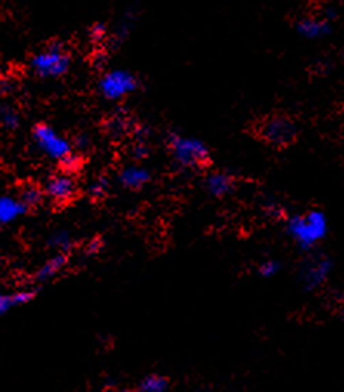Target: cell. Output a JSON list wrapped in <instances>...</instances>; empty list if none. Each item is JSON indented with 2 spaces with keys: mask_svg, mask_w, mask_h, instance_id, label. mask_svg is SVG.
I'll use <instances>...</instances> for the list:
<instances>
[{
  "mask_svg": "<svg viewBox=\"0 0 344 392\" xmlns=\"http://www.w3.org/2000/svg\"><path fill=\"white\" fill-rule=\"evenodd\" d=\"M329 230L328 217L323 210L313 209L288 218L287 234L301 249L309 250L321 243Z\"/></svg>",
  "mask_w": 344,
  "mask_h": 392,
  "instance_id": "obj_1",
  "label": "cell"
},
{
  "mask_svg": "<svg viewBox=\"0 0 344 392\" xmlns=\"http://www.w3.org/2000/svg\"><path fill=\"white\" fill-rule=\"evenodd\" d=\"M169 147L173 161L184 169L201 167L210 158L208 147L196 138L181 136L177 133H171L169 136Z\"/></svg>",
  "mask_w": 344,
  "mask_h": 392,
  "instance_id": "obj_2",
  "label": "cell"
},
{
  "mask_svg": "<svg viewBox=\"0 0 344 392\" xmlns=\"http://www.w3.org/2000/svg\"><path fill=\"white\" fill-rule=\"evenodd\" d=\"M298 136L297 124L287 116H270L261 125V138L272 147H287Z\"/></svg>",
  "mask_w": 344,
  "mask_h": 392,
  "instance_id": "obj_3",
  "label": "cell"
},
{
  "mask_svg": "<svg viewBox=\"0 0 344 392\" xmlns=\"http://www.w3.org/2000/svg\"><path fill=\"white\" fill-rule=\"evenodd\" d=\"M69 54L59 45H51L47 50L36 54L32 60V69L40 77H59L69 71Z\"/></svg>",
  "mask_w": 344,
  "mask_h": 392,
  "instance_id": "obj_4",
  "label": "cell"
},
{
  "mask_svg": "<svg viewBox=\"0 0 344 392\" xmlns=\"http://www.w3.org/2000/svg\"><path fill=\"white\" fill-rule=\"evenodd\" d=\"M138 88V81L130 71L113 70L103 75L99 81L101 95L108 101H119Z\"/></svg>",
  "mask_w": 344,
  "mask_h": 392,
  "instance_id": "obj_5",
  "label": "cell"
},
{
  "mask_svg": "<svg viewBox=\"0 0 344 392\" xmlns=\"http://www.w3.org/2000/svg\"><path fill=\"white\" fill-rule=\"evenodd\" d=\"M33 136L39 149L45 153L48 158L62 161L71 153V144L64 136L47 124H39L34 127Z\"/></svg>",
  "mask_w": 344,
  "mask_h": 392,
  "instance_id": "obj_6",
  "label": "cell"
},
{
  "mask_svg": "<svg viewBox=\"0 0 344 392\" xmlns=\"http://www.w3.org/2000/svg\"><path fill=\"white\" fill-rule=\"evenodd\" d=\"M332 272V261L325 256H315L303 269V283L307 291H313L328 281Z\"/></svg>",
  "mask_w": 344,
  "mask_h": 392,
  "instance_id": "obj_7",
  "label": "cell"
},
{
  "mask_svg": "<svg viewBox=\"0 0 344 392\" xmlns=\"http://www.w3.org/2000/svg\"><path fill=\"white\" fill-rule=\"evenodd\" d=\"M45 192L53 201H56V203H69V201L75 198L77 186L76 181L71 177V175L60 173L54 175L48 180Z\"/></svg>",
  "mask_w": 344,
  "mask_h": 392,
  "instance_id": "obj_8",
  "label": "cell"
},
{
  "mask_svg": "<svg viewBox=\"0 0 344 392\" xmlns=\"http://www.w3.org/2000/svg\"><path fill=\"white\" fill-rule=\"evenodd\" d=\"M119 184L124 188L128 190H139L143 188L145 184H149L151 180L150 170L143 167V165L133 164V165H127V167L122 169L119 171Z\"/></svg>",
  "mask_w": 344,
  "mask_h": 392,
  "instance_id": "obj_9",
  "label": "cell"
},
{
  "mask_svg": "<svg viewBox=\"0 0 344 392\" xmlns=\"http://www.w3.org/2000/svg\"><path fill=\"white\" fill-rule=\"evenodd\" d=\"M28 210L21 198L14 196H0V225L14 223Z\"/></svg>",
  "mask_w": 344,
  "mask_h": 392,
  "instance_id": "obj_10",
  "label": "cell"
},
{
  "mask_svg": "<svg viewBox=\"0 0 344 392\" xmlns=\"http://www.w3.org/2000/svg\"><path fill=\"white\" fill-rule=\"evenodd\" d=\"M206 188L214 198H223L233 188V177L224 171H214L206 177Z\"/></svg>",
  "mask_w": 344,
  "mask_h": 392,
  "instance_id": "obj_11",
  "label": "cell"
},
{
  "mask_svg": "<svg viewBox=\"0 0 344 392\" xmlns=\"http://www.w3.org/2000/svg\"><path fill=\"white\" fill-rule=\"evenodd\" d=\"M65 266H66V256L64 254L54 255L53 258L48 260L45 265L39 269L36 278H38V281H40V283H45V281H50L56 277Z\"/></svg>",
  "mask_w": 344,
  "mask_h": 392,
  "instance_id": "obj_12",
  "label": "cell"
},
{
  "mask_svg": "<svg viewBox=\"0 0 344 392\" xmlns=\"http://www.w3.org/2000/svg\"><path fill=\"white\" fill-rule=\"evenodd\" d=\"M34 297L33 292H16V293H0V317L7 314L11 309L17 308V306H22L28 303L29 299Z\"/></svg>",
  "mask_w": 344,
  "mask_h": 392,
  "instance_id": "obj_13",
  "label": "cell"
},
{
  "mask_svg": "<svg viewBox=\"0 0 344 392\" xmlns=\"http://www.w3.org/2000/svg\"><path fill=\"white\" fill-rule=\"evenodd\" d=\"M169 388H170L169 380L162 376H158V373L145 377L143 382L139 383L140 392H165Z\"/></svg>",
  "mask_w": 344,
  "mask_h": 392,
  "instance_id": "obj_14",
  "label": "cell"
},
{
  "mask_svg": "<svg viewBox=\"0 0 344 392\" xmlns=\"http://www.w3.org/2000/svg\"><path fill=\"white\" fill-rule=\"evenodd\" d=\"M298 32L306 36V38H319V36H323L329 32V27L325 25L324 22H318V21H312V19H307L303 21L298 25Z\"/></svg>",
  "mask_w": 344,
  "mask_h": 392,
  "instance_id": "obj_15",
  "label": "cell"
},
{
  "mask_svg": "<svg viewBox=\"0 0 344 392\" xmlns=\"http://www.w3.org/2000/svg\"><path fill=\"white\" fill-rule=\"evenodd\" d=\"M19 113L13 107L0 106V124L8 128V130H14V128L19 127Z\"/></svg>",
  "mask_w": 344,
  "mask_h": 392,
  "instance_id": "obj_16",
  "label": "cell"
},
{
  "mask_svg": "<svg viewBox=\"0 0 344 392\" xmlns=\"http://www.w3.org/2000/svg\"><path fill=\"white\" fill-rule=\"evenodd\" d=\"M21 199L23 201V204H25L27 207H34V206L40 204V201H42V192H40V190H39L38 187L29 186V187H27V188H23Z\"/></svg>",
  "mask_w": 344,
  "mask_h": 392,
  "instance_id": "obj_17",
  "label": "cell"
},
{
  "mask_svg": "<svg viewBox=\"0 0 344 392\" xmlns=\"http://www.w3.org/2000/svg\"><path fill=\"white\" fill-rule=\"evenodd\" d=\"M51 246L59 249L60 252H65V250H69L71 246V240L66 232H58L56 235H53L51 238Z\"/></svg>",
  "mask_w": 344,
  "mask_h": 392,
  "instance_id": "obj_18",
  "label": "cell"
},
{
  "mask_svg": "<svg viewBox=\"0 0 344 392\" xmlns=\"http://www.w3.org/2000/svg\"><path fill=\"white\" fill-rule=\"evenodd\" d=\"M280 262L278 261H273V260H267V261H264L261 262V266L258 271H260V275L264 278H270V277H273V275H276L280 272Z\"/></svg>",
  "mask_w": 344,
  "mask_h": 392,
  "instance_id": "obj_19",
  "label": "cell"
},
{
  "mask_svg": "<svg viewBox=\"0 0 344 392\" xmlns=\"http://www.w3.org/2000/svg\"><path fill=\"white\" fill-rule=\"evenodd\" d=\"M107 190H108V182L106 177H99V180H96L90 186V193L93 195L95 198H102V196L107 193Z\"/></svg>",
  "mask_w": 344,
  "mask_h": 392,
  "instance_id": "obj_20",
  "label": "cell"
},
{
  "mask_svg": "<svg viewBox=\"0 0 344 392\" xmlns=\"http://www.w3.org/2000/svg\"><path fill=\"white\" fill-rule=\"evenodd\" d=\"M132 151H133V156L136 159H144V158H147V155H149V149H147L143 143L134 145Z\"/></svg>",
  "mask_w": 344,
  "mask_h": 392,
  "instance_id": "obj_21",
  "label": "cell"
},
{
  "mask_svg": "<svg viewBox=\"0 0 344 392\" xmlns=\"http://www.w3.org/2000/svg\"><path fill=\"white\" fill-rule=\"evenodd\" d=\"M102 246H103L102 241L99 240V238H96V240L90 241V244L87 246V254H88V255H95V254H97V252H101Z\"/></svg>",
  "mask_w": 344,
  "mask_h": 392,
  "instance_id": "obj_22",
  "label": "cell"
},
{
  "mask_svg": "<svg viewBox=\"0 0 344 392\" xmlns=\"http://www.w3.org/2000/svg\"><path fill=\"white\" fill-rule=\"evenodd\" d=\"M93 34L96 36V38H101V36L103 34V27L102 25H96L93 28Z\"/></svg>",
  "mask_w": 344,
  "mask_h": 392,
  "instance_id": "obj_23",
  "label": "cell"
}]
</instances>
